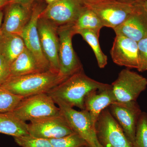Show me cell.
<instances>
[{"label": "cell", "instance_id": "cb8c5ba5", "mask_svg": "<svg viewBox=\"0 0 147 147\" xmlns=\"http://www.w3.org/2000/svg\"><path fill=\"white\" fill-rule=\"evenodd\" d=\"M53 147H86L89 146L80 135L74 132L58 139H50Z\"/></svg>", "mask_w": 147, "mask_h": 147}, {"label": "cell", "instance_id": "3957f363", "mask_svg": "<svg viewBox=\"0 0 147 147\" xmlns=\"http://www.w3.org/2000/svg\"><path fill=\"white\" fill-rule=\"evenodd\" d=\"M47 93L25 97L12 113L23 121L35 120L60 114L59 108Z\"/></svg>", "mask_w": 147, "mask_h": 147}, {"label": "cell", "instance_id": "277c9868", "mask_svg": "<svg viewBox=\"0 0 147 147\" xmlns=\"http://www.w3.org/2000/svg\"><path fill=\"white\" fill-rule=\"evenodd\" d=\"M84 3L96 13L103 26L112 28L113 30L123 23L134 13L140 4H132L120 0H108Z\"/></svg>", "mask_w": 147, "mask_h": 147}, {"label": "cell", "instance_id": "836d02e7", "mask_svg": "<svg viewBox=\"0 0 147 147\" xmlns=\"http://www.w3.org/2000/svg\"><path fill=\"white\" fill-rule=\"evenodd\" d=\"M142 5L147 14V0L142 3Z\"/></svg>", "mask_w": 147, "mask_h": 147}, {"label": "cell", "instance_id": "30bf717a", "mask_svg": "<svg viewBox=\"0 0 147 147\" xmlns=\"http://www.w3.org/2000/svg\"><path fill=\"white\" fill-rule=\"evenodd\" d=\"M28 126L31 136L48 140L58 139L74 132L61 113L31 121Z\"/></svg>", "mask_w": 147, "mask_h": 147}, {"label": "cell", "instance_id": "6da1fadb", "mask_svg": "<svg viewBox=\"0 0 147 147\" xmlns=\"http://www.w3.org/2000/svg\"><path fill=\"white\" fill-rule=\"evenodd\" d=\"M111 86L90 78L82 70L69 77L47 93L52 98L61 100L71 108L76 107L82 110H84V99L89 92Z\"/></svg>", "mask_w": 147, "mask_h": 147}, {"label": "cell", "instance_id": "d6986e66", "mask_svg": "<svg viewBox=\"0 0 147 147\" xmlns=\"http://www.w3.org/2000/svg\"><path fill=\"white\" fill-rule=\"evenodd\" d=\"M42 71L32 53L27 49L24 51L10 65V76H23Z\"/></svg>", "mask_w": 147, "mask_h": 147}, {"label": "cell", "instance_id": "ffe728a7", "mask_svg": "<svg viewBox=\"0 0 147 147\" xmlns=\"http://www.w3.org/2000/svg\"><path fill=\"white\" fill-rule=\"evenodd\" d=\"M0 133L14 137L29 135L28 124L12 112L0 113Z\"/></svg>", "mask_w": 147, "mask_h": 147}, {"label": "cell", "instance_id": "f1b7e54d", "mask_svg": "<svg viewBox=\"0 0 147 147\" xmlns=\"http://www.w3.org/2000/svg\"><path fill=\"white\" fill-rule=\"evenodd\" d=\"M33 0H10L11 2L18 3L26 5H30V3Z\"/></svg>", "mask_w": 147, "mask_h": 147}, {"label": "cell", "instance_id": "7a4b0ae2", "mask_svg": "<svg viewBox=\"0 0 147 147\" xmlns=\"http://www.w3.org/2000/svg\"><path fill=\"white\" fill-rule=\"evenodd\" d=\"M64 79L52 70L23 76H10L2 86L12 93L24 98L47 93Z\"/></svg>", "mask_w": 147, "mask_h": 147}, {"label": "cell", "instance_id": "7402d4cb", "mask_svg": "<svg viewBox=\"0 0 147 147\" xmlns=\"http://www.w3.org/2000/svg\"><path fill=\"white\" fill-rule=\"evenodd\" d=\"M99 30H85L78 33L92 49L97 60L98 65L103 68L108 63L107 56L102 52L99 42Z\"/></svg>", "mask_w": 147, "mask_h": 147}, {"label": "cell", "instance_id": "f546056e", "mask_svg": "<svg viewBox=\"0 0 147 147\" xmlns=\"http://www.w3.org/2000/svg\"><path fill=\"white\" fill-rule=\"evenodd\" d=\"M120 1L132 4H137L142 3L147 0H120Z\"/></svg>", "mask_w": 147, "mask_h": 147}, {"label": "cell", "instance_id": "d6a6232c", "mask_svg": "<svg viewBox=\"0 0 147 147\" xmlns=\"http://www.w3.org/2000/svg\"><path fill=\"white\" fill-rule=\"evenodd\" d=\"M3 17V13L2 10L0 9V34L1 32V28L2 25V21Z\"/></svg>", "mask_w": 147, "mask_h": 147}, {"label": "cell", "instance_id": "ac0fdd59", "mask_svg": "<svg viewBox=\"0 0 147 147\" xmlns=\"http://www.w3.org/2000/svg\"><path fill=\"white\" fill-rule=\"evenodd\" d=\"M26 47L24 39L21 36L1 32L0 55L10 65Z\"/></svg>", "mask_w": 147, "mask_h": 147}, {"label": "cell", "instance_id": "1f68e13d", "mask_svg": "<svg viewBox=\"0 0 147 147\" xmlns=\"http://www.w3.org/2000/svg\"><path fill=\"white\" fill-rule=\"evenodd\" d=\"M84 3H94L103 1H108V0H82Z\"/></svg>", "mask_w": 147, "mask_h": 147}, {"label": "cell", "instance_id": "e0dca14e", "mask_svg": "<svg viewBox=\"0 0 147 147\" xmlns=\"http://www.w3.org/2000/svg\"><path fill=\"white\" fill-rule=\"evenodd\" d=\"M116 101L112 85L107 88L94 90L86 95L84 99V110L89 113L92 123L95 127L102 110Z\"/></svg>", "mask_w": 147, "mask_h": 147}, {"label": "cell", "instance_id": "9c48e42d", "mask_svg": "<svg viewBox=\"0 0 147 147\" xmlns=\"http://www.w3.org/2000/svg\"><path fill=\"white\" fill-rule=\"evenodd\" d=\"M85 7L82 0H58L49 4L40 17L57 27L74 24Z\"/></svg>", "mask_w": 147, "mask_h": 147}, {"label": "cell", "instance_id": "9a60e30c", "mask_svg": "<svg viewBox=\"0 0 147 147\" xmlns=\"http://www.w3.org/2000/svg\"><path fill=\"white\" fill-rule=\"evenodd\" d=\"M29 5L16 3L7 5L1 32L21 36L31 15Z\"/></svg>", "mask_w": 147, "mask_h": 147}, {"label": "cell", "instance_id": "d590c367", "mask_svg": "<svg viewBox=\"0 0 147 147\" xmlns=\"http://www.w3.org/2000/svg\"><path fill=\"white\" fill-rule=\"evenodd\" d=\"M86 147H90L89 146H87Z\"/></svg>", "mask_w": 147, "mask_h": 147}, {"label": "cell", "instance_id": "8fae6325", "mask_svg": "<svg viewBox=\"0 0 147 147\" xmlns=\"http://www.w3.org/2000/svg\"><path fill=\"white\" fill-rule=\"evenodd\" d=\"M38 30L42 52L51 70L59 73V42L58 27L45 18L40 17Z\"/></svg>", "mask_w": 147, "mask_h": 147}, {"label": "cell", "instance_id": "ba28073f", "mask_svg": "<svg viewBox=\"0 0 147 147\" xmlns=\"http://www.w3.org/2000/svg\"><path fill=\"white\" fill-rule=\"evenodd\" d=\"M111 85L117 101H136L140 94L146 89L147 79L137 72L125 69Z\"/></svg>", "mask_w": 147, "mask_h": 147}, {"label": "cell", "instance_id": "4dcf8cb0", "mask_svg": "<svg viewBox=\"0 0 147 147\" xmlns=\"http://www.w3.org/2000/svg\"><path fill=\"white\" fill-rule=\"evenodd\" d=\"M10 0H0V9L5 6L11 3Z\"/></svg>", "mask_w": 147, "mask_h": 147}, {"label": "cell", "instance_id": "4316f807", "mask_svg": "<svg viewBox=\"0 0 147 147\" xmlns=\"http://www.w3.org/2000/svg\"><path fill=\"white\" fill-rule=\"evenodd\" d=\"M138 42L139 53V66L140 72L147 71V36Z\"/></svg>", "mask_w": 147, "mask_h": 147}, {"label": "cell", "instance_id": "603a6c76", "mask_svg": "<svg viewBox=\"0 0 147 147\" xmlns=\"http://www.w3.org/2000/svg\"><path fill=\"white\" fill-rule=\"evenodd\" d=\"M24 98L0 86V113L12 112Z\"/></svg>", "mask_w": 147, "mask_h": 147}, {"label": "cell", "instance_id": "e575fe53", "mask_svg": "<svg viewBox=\"0 0 147 147\" xmlns=\"http://www.w3.org/2000/svg\"><path fill=\"white\" fill-rule=\"evenodd\" d=\"M45 1L49 3V4H50L53 3L57 1L58 0H45Z\"/></svg>", "mask_w": 147, "mask_h": 147}, {"label": "cell", "instance_id": "83f0119b", "mask_svg": "<svg viewBox=\"0 0 147 147\" xmlns=\"http://www.w3.org/2000/svg\"><path fill=\"white\" fill-rule=\"evenodd\" d=\"M10 76V64L0 55V86Z\"/></svg>", "mask_w": 147, "mask_h": 147}, {"label": "cell", "instance_id": "2e32d148", "mask_svg": "<svg viewBox=\"0 0 147 147\" xmlns=\"http://www.w3.org/2000/svg\"><path fill=\"white\" fill-rule=\"evenodd\" d=\"M116 35L127 37L136 42L147 36V14L140 3L136 10L123 23L114 29Z\"/></svg>", "mask_w": 147, "mask_h": 147}, {"label": "cell", "instance_id": "5bb4252c", "mask_svg": "<svg viewBox=\"0 0 147 147\" xmlns=\"http://www.w3.org/2000/svg\"><path fill=\"white\" fill-rule=\"evenodd\" d=\"M110 53L113 61L117 65L128 68H139L138 42L133 40L116 35Z\"/></svg>", "mask_w": 147, "mask_h": 147}, {"label": "cell", "instance_id": "d4e9b609", "mask_svg": "<svg viewBox=\"0 0 147 147\" xmlns=\"http://www.w3.org/2000/svg\"><path fill=\"white\" fill-rule=\"evenodd\" d=\"M133 147H147V113L142 112L138 121Z\"/></svg>", "mask_w": 147, "mask_h": 147}, {"label": "cell", "instance_id": "484cf974", "mask_svg": "<svg viewBox=\"0 0 147 147\" xmlns=\"http://www.w3.org/2000/svg\"><path fill=\"white\" fill-rule=\"evenodd\" d=\"M16 144L21 147H53L50 140L30 135L14 137Z\"/></svg>", "mask_w": 147, "mask_h": 147}, {"label": "cell", "instance_id": "5b68a950", "mask_svg": "<svg viewBox=\"0 0 147 147\" xmlns=\"http://www.w3.org/2000/svg\"><path fill=\"white\" fill-rule=\"evenodd\" d=\"M53 99L72 130L83 138L90 147H102L98 140L95 127L92 123L88 112L85 110L78 111L61 100Z\"/></svg>", "mask_w": 147, "mask_h": 147}, {"label": "cell", "instance_id": "44dd1931", "mask_svg": "<svg viewBox=\"0 0 147 147\" xmlns=\"http://www.w3.org/2000/svg\"><path fill=\"white\" fill-rule=\"evenodd\" d=\"M103 27L100 18L96 13L86 6L73 24L75 34L83 30H100Z\"/></svg>", "mask_w": 147, "mask_h": 147}, {"label": "cell", "instance_id": "8992f818", "mask_svg": "<svg viewBox=\"0 0 147 147\" xmlns=\"http://www.w3.org/2000/svg\"><path fill=\"white\" fill-rule=\"evenodd\" d=\"M73 24L61 26L57 29L59 42V74L64 80L83 70L82 63L72 46V37L75 34Z\"/></svg>", "mask_w": 147, "mask_h": 147}, {"label": "cell", "instance_id": "4fadbf2b", "mask_svg": "<svg viewBox=\"0 0 147 147\" xmlns=\"http://www.w3.org/2000/svg\"><path fill=\"white\" fill-rule=\"evenodd\" d=\"M42 11L39 7L33 9L30 20L24 28L21 36L24 39L26 47L32 53L40 68L44 71L51 69L49 62L42 52L38 30V21Z\"/></svg>", "mask_w": 147, "mask_h": 147}, {"label": "cell", "instance_id": "7c38bea8", "mask_svg": "<svg viewBox=\"0 0 147 147\" xmlns=\"http://www.w3.org/2000/svg\"><path fill=\"white\" fill-rule=\"evenodd\" d=\"M108 109L133 144L137 123L142 113L137 101H116L110 105Z\"/></svg>", "mask_w": 147, "mask_h": 147}, {"label": "cell", "instance_id": "52a82bcc", "mask_svg": "<svg viewBox=\"0 0 147 147\" xmlns=\"http://www.w3.org/2000/svg\"><path fill=\"white\" fill-rule=\"evenodd\" d=\"M95 130L102 147H133L108 107L100 113L95 124Z\"/></svg>", "mask_w": 147, "mask_h": 147}]
</instances>
